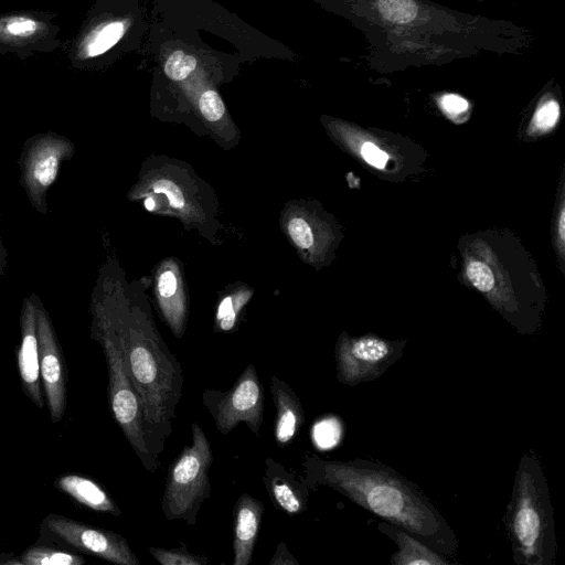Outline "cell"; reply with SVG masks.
Instances as JSON below:
<instances>
[{"label": "cell", "instance_id": "ba28073f", "mask_svg": "<svg viewBox=\"0 0 565 565\" xmlns=\"http://www.w3.org/2000/svg\"><path fill=\"white\" fill-rule=\"evenodd\" d=\"M202 403L223 436L244 423L257 438L260 437L264 386L253 363L247 364L230 390L205 388Z\"/></svg>", "mask_w": 565, "mask_h": 565}, {"label": "cell", "instance_id": "4316f807", "mask_svg": "<svg viewBox=\"0 0 565 565\" xmlns=\"http://www.w3.org/2000/svg\"><path fill=\"white\" fill-rule=\"evenodd\" d=\"M288 232L294 243L307 249L313 244V234L309 224L301 217H295L288 223Z\"/></svg>", "mask_w": 565, "mask_h": 565}, {"label": "cell", "instance_id": "7c38bea8", "mask_svg": "<svg viewBox=\"0 0 565 565\" xmlns=\"http://www.w3.org/2000/svg\"><path fill=\"white\" fill-rule=\"evenodd\" d=\"M131 25L129 13L94 9L71 43L68 57L72 65L82 67L98 60L122 41Z\"/></svg>", "mask_w": 565, "mask_h": 565}, {"label": "cell", "instance_id": "44dd1931", "mask_svg": "<svg viewBox=\"0 0 565 565\" xmlns=\"http://www.w3.org/2000/svg\"><path fill=\"white\" fill-rule=\"evenodd\" d=\"M198 66V57L182 49L171 51L162 62L163 73L172 82L188 79L195 73Z\"/></svg>", "mask_w": 565, "mask_h": 565}, {"label": "cell", "instance_id": "5bb4252c", "mask_svg": "<svg viewBox=\"0 0 565 565\" xmlns=\"http://www.w3.org/2000/svg\"><path fill=\"white\" fill-rule=\"evenodd\" d=\"M20 343L17 349V366L22 391L40 409L45 404L39 358V339L36 332L34 296H25L20 311Z\"/></svg>", "mask_w": 565, "mask_h": 565}, {"label": "cell", "instance_id": "8992f818", "mask_svg": "<svg viewBox=\"0 0 565 565\" xmlns=\"http://www.w3.org/2000/svg\"><path fill=\"white\" fill-rule=\"evenodd\" d=\"M191 444L170 463L161 498V510L169 521L194 525L205 500L211 497L210 468L213 452L198 423L191 425Z\"/></svg>", "mask_w": 565, "mask_h": 565}, {"label": "cell", "instance_id": "d6a6232c", "mask_svg": "<svg viewBox=\"0 0 565 565\" xmlns=\"http://www.w3.org/2000/svg\"><path fill=\"white\" fill-rule=\"evenodd\" d=\"M232 311H237L233 303V299H232V297H225L221 301V303L217 308L216 321L218 322L221 319H223L225 316H227Z\"/></svg>", "mask_w": 565, "mask_h": 565}, {"label": "cell", "instance_id": "8fae6325", "mask_svg": "<svg viewBox=\"0 0 565 565\" xmlns=\"http://www.w3.org/2000/svg\"><path fill=\"white\" fill-rule=\"evenodd\" d=\"M33 296L41 382L51 422L57 424L63 419L67 406L66 364L52 319L40 297L36 294Z\"/></svg>", "mask_w": 565, "mask_h": 565}, {"label": "cell", "instance_id": "d6986e66", "mask_svg": "<svg viewBox=\"0 0 565 565\" xmlns=\"http://www.w3.org/2000/svg\"><path fill=\"white\" fill-rule=\"evenodd\" d=\"M381 532L390 536L398 550L392 555L395 565H447L450 562L420 539L392 523L381 522Z\"/></svg>", "mask_w": 565, "mask_h": 565}, {"label": "cell", "instance_id": "836d02e7", "mask_svg": "<svg viewBox=\"0 0 565 565\" xmlns=\"http://www.w3.org/2000/svg\"><path fill=\"white\" fill-rule=\"evenodd\" d=\"M1 218V212H0ZM8 250L2 242L1 232H0V276H6V270L8 266Z\"/></svg>", "mask_w": 565, "mask_h": 565}, {"label": "cell", "instance_id": "277c9868", "mask_svg": "<svg viewBox=\"0 0 565 565\" xmlns=\"http://www.w3.org/2000/svg\"><path fill=\"white\" fill-rule=\"evenodd\" d=\"M505 523L514 561L522 565H553L556 558L554 512L547 481L533 451L519 462Z\"/></svg>", "mask_w": 565, "mask_h": 565}, {"label": "cell", "instance_id": "4dcf8cb0", "mask_svg": "<svg viewBox=\"0 0 565 565\" xmlns=\"http://www.w3.org/2000/svg\"><path fill=\"white\" fill-rule=\"evenodd\" d=\"M177 277L171 270L163 271L158 281L159 295L162 298H171L177 290Z\"/></svg>", "mask_w": 565, "mask_h": 565}, {"label": "cell", "instance_id": "e0dca14e", "mask_svg": "<svg viewBox=\"0 0 565 565\" xmlns=\"http://www.w3.org/2000/svg\"><path fill=\"white\" fill-rule=\"evenodd\" d=\"M270 394L276 409L274 437L277 446L286 447L305 423L302 404L287 382L270 375Z\"/></svg>", "mask_w": 565, "mask_h": 565}, {"label": "cell", "instance_id": "e575fe53", "mask_svg": "<svg viewBox=\"0 0 565 565\" xmlns=\"http://www.w3.org/2000/svg\"><path fill=\"white\" fill-rule=\"evenodd\" d=\"M0 565H21L20 557L12 553H0Z\"/></svg>", "mask_w": 565, "mask_h": 565}, {"label": "cell", "instance_id": "83f0119b", "mask_svg": "<svg viewBox=\"0 0 565 565\" xmlns=\"http://www.w3.org/2000/svg\"><path fill=\"white\" fill-rule=\"evenodd\" d=\"M441 109L449 116H459L469 109V103L460 95L447 93L439 98Z\"/></svg>", "mask_w": 565, "mask_h": 565}, {"label": "cell", "instance_id": "d590c367", "mask_svg": "<svg viewBox=\"0 0 565 565\" xmlns=\"http://www.w3.org/2000/svg\"><path fill=\"white\" fill-rule=\"evenodd\" d=\"M564 218H565L564 211H562L561 216H559V225H558V233H559V237L562 239H564V234H565V231H564V227H565Z\"/></svg>", "mask_w": 565, "mask_h": 565}, {"label": "cell", "instance_id": "f546056e", "mask_svg": "<svg viewBox=\"0 0 565 565\" xmlns=\"http://www.w3.org/2000/svg\"><path fill=\"white\" fill-rule=\"evenodd\" d=\"M153 192L164 193L173 207L181 209L184 205L182 194L173 183L161 180L153 184Z\"/></svg>", "mask_w": 565, "mask_h": 565}, {"label": "cell", "instance_id": "6da1fadb", "mask_svg": "<svg viewBox=\"0 0 565 565\" xmlns=\"http://www.w3.org/2000/svg\"><path fill=\"white\" fill-rule=\"evenodd\" d=\"M369 43L380 73L444 65L482 53L522 54L533 34L508 20L458 11L429 0H324Z\"/></svg>", "mask_w": 565, "mask_h": 565}, {"label": "cell", "instance_id": "9c48e42d", "mask_svg": "<svg viewBox=\"0 0 565 565\" xmlns=\"http://www.w3.org/2000/svg\"><path fill=\"white\" fill-rule=\"evenodd\" d=\"M40 537L63 544L117 565H139L127 540L113 531L50 513L40 524Z\"/></svg>", "mask_w": 565, "mask_h": 565}, {"label": "cell", "instance_id": "7402d4cb", "mask_svg": "<svg viewBox=\"0 0 565 565\" xmlns=\"http://www.w3.org/2000/svg\"><path fill=\"white\" fill-rule=\"evenodd\" d=\"M151 556L161 565H206L210 561L189 552L185 547H149Z\"/></svg>", "mask_w": 565, "mask_h": 565}, {"label": "cell", "instance_id": "603a6c76", "mask_svg": "<svg viewBox=\"0 0 565 565\" xmlns=\"http://www.w3.org/2000/svg\"><path fill=\"white\" fill-rule=\"evenodd\" d=\"M342 435V423L334 416L323 418L315 428V440L317 445L323 449L332 448L338 445Z\"/></svg>", "mask_w": 565, "mask_h": 565}, {"label": "cell", "instance_id": "f1b7e54d", "mask_svg": "<svg viewBox=\"0 0 565 565\" xmlns=\"http://www.w3.org/2000/svg\"><path fill=\"white\" fill-rule=\"evenodd\" d=\"M361 153L367 163L379 169L384 168L388 160V154L372 142H364Z\"/></svg>", "mask_w": 565, "mask_h": 565}, {"label": "cell", "instance_id": "d4e9b609", "mask_svg": "<svg viewBox=\"0 0 565 565\" xmlns=\"http://www.w3.org/2000/svg\"><path fill=\"white\" fill-rule=\"evenodd\" d=\"M558 117L559 104L557 99L546 95L536 107L532 125L537 130H547L557 122Z\"/></svg>", "mask_w": 565, "mask_h": 565}, {"label": "cell", "instance_id": "ffe728a7", "mask_svg": "<svg viewBox=\"0 0 565 565\" xmlns=\"http://www.w3.org/2000/svg\"><path fill=\"white\" fill-rule=\"evenodd\" d=\"M21 565H83L85 558L78 554L49 545H32L20 555Z\"/></svg>", "mask_w": 565, "mask_h": 565}, {"label": "cell", "instance_id": "5b68a950", "mask_svg": "<svg viewBox=\"0 0 565 565\" xmlns=\"http://www.w3.org/2000/svg\"><path fill=\"white\" fill-rule=\"evenodd\" d=\"M90 338L103 349L108 373V403L111 415L143 468L153 472L164 446L150 431L141 401L127 370L118 337L107 318L90 306Z\"/></svg>", "mask_w": 565, "mask_h": 565}, {"label": "cell", "instance_id": "4fadbf2b", "mask_svg": "<svg viewBox=\"0 0 565 565\" xmlns=\"http://www.w3.org/2000/svg\"><path fill=\"white\" fill-rule=\"evenodd\" d=\"M52 17L33 11L0 14V51L28 55L58 45Z\"/></svg>", "mask_w": 565, "mask_h": 565}, {"label": "cell", "instance_id": "3957f363", "mask_svg": "<svg viewBox=\"0 0 565 565\" xmlns=\"http://www.w3.org/2000/svg\"><path fill=\"white\" fill-rule=\"evenodd\" d=\"M97 287L90 306L98 309L114 328L148 427L164 446L182 397V366L147 317L136 310L124 309L108 292Z\"/></svg>", "mask_w": 565, "mask_h": 565}, {"label": "cell", "instance_id": "2e32d148", "mask_svg": "<svg viewBox=\"0 0 565 565\" xmlns=\"http://www.w3.org/2000/svg\"><path fill=\"white\" fill-rule=\"evenodd\" d=\"M264 504L248 493L241 494L233 507V564L249 565L257 541Z\"/></svg>", "mask_w": 565, "mask_h": 565}, {"label": "cell", "instance_id": "30bf717a", "mask_svg": "<svg viewBox=\"0 0 565 565\" xmlns=\"http://www.w3.org/2000/svg\"><path fill=\"white\" fill-rule=\"evenodd\" d=\"M401 352L402 345L376 337H342L335 349L337 379L349 386L376 380Z\"/></svg>", "mask_w": 565, "mask_h": 565}, {"label": "cell", "instance_id": "484cf974", "mask_svg": "<svg viewBox=\"0 0 565 565\" xmlns=\"http://www.w3.org/2000/svg\"><path fill=\"white\" fill-rule=\"evenodd\" d=\"M467 275L471 284L482 292L490 291L494 286V276L489 266L482 262H470L467 266Z\"/></svg>", "mask_w": 565, "mask_h": 565}, {"label": "cell", "instance_id": "1f68e13d", "mask_svg": "<svg viewBox=\"0 0 565 565\" xmlns=\"http://www.w3.org/2000/svg\"><path fill=\"white\" fill-rule=\"evenodd\" d=\"M299 562L291 555L284 542H279L269 565H298Z\"/></svg>", "mask_w": 565, "mask_h": 565}, {"label": "cell", "instance_id": "7a4b0ae2", "mask_svg": "<svg viewBox=\"0 0 565 565\" xmlns=\"http://www.w3.org/2000/svg\"><path fill=\"white\" fill-rule=\"evenodd\" d=\"M310 489L329 487L352 502L424 541L445 556L458 548L444 516L413 482L381 462L326 460L316 454L302 461Z\"/></svg>", "mask_w": 565, "mask_h": 565}, {"label": "cell", "instance_id": "cb8c5ba5", "mask_svg": "<svg viewBox=\"0 0 565 565\" xmlns=\"http://www.w3.org/2000/svg\"><path fill=\"white\" fill-rule=\"evenodd\" d=\"M201 115L211 122L221 120L225 115V105L222 97L212 87H205L198 97Z\"/></svg>", "mask_w": 565, "mask_h": 565}, {"label": "cell", "instance_id": "9a60e30c", "mask_svg": "<svg viewBox=\"0 0 565 565\" xmlns=\"http://www.w3.org/2000/svg\"><path fill=\"white\" fill-rule=\"evenodd\" d=\"M263 482L276 509L291 516L307 510L310 488L305 478L271 457L265 459Z\"/></svg>", "mask_w": 565, "mask_h": 565}, {"label": "cell", "instance_id": "52a82bcc", "mask_svg": "<svg viewBox=\"0 0 565 565\" xmlns=\"http://www.w3.org/2000/svg\"><path fill=\"white\" fill-rule=\"evenodd\" d=\"M74 153L75 143L54 131L33 135L23 142L17 161L19 183L38 213H47V192L56 181L62 163Z\"/></svg>", "mask_w": 565, "mask_h": 565}, {"label": "cell", "instance_id": "ac0fdd59", "mask_svg": "<svg viewBox=\"0 0 565 565\" xmlns=\"http://www.w3.org/2000/svg\"><path fill=\"white\" fill-rule=\"evenodd\" d=\"M53 486L78 504L95 512L108 513L115 516L121 514L120 508L104 487L87 476L63 473L54 480Z\"/></svg>", "mask_w": 565, "mask_h": 565}, {"label": "cell", "instance_id": "8d00e7d4", "mask_svg": "<svg viewBox=\"0 0 565 565\" xmlns=\"http://www.w3.org/2000/svg\"><path fill=\"white\" fill-rule=\"evenodd\" d=\"M153 205H154V202L152 201V199H148L146 201V207L147 209L151 210L153 207Z\"/></svg>", "mask_w": 565, "mask_h": 565}]
</instances>
